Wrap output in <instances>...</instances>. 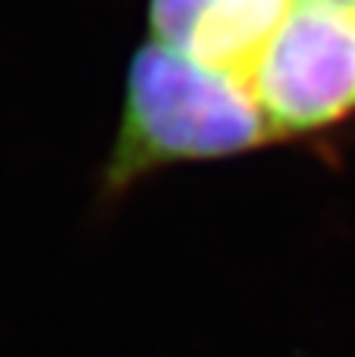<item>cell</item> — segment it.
<instances>
[{
	"instance_id": "6da1fadb",
	"label": "cell",
	"mask_w": 355,
	"mask_h": 357,
	"mask_svg": "<svg viewBox=\"0 0 355 357\" xmlns=\"http://www.w3.org/2000/svg\"><path fill=\"white\" fill-rule=\"evenodd\" d=\"M268 144H277L274 129L236 79L148 38L129 63L104 191L119 195L164 167L226 160Z\"/></svg>"
},
{
	"instance_id": "7a4b0ae2",
	"label": "cell",
	"mask_w": 355,
	"mask_h": 357,
	"mask_svg": "<svg viewBox=\"0 0 355 357\" xmlns=\"http://www.w3.org/2000/svg\"><path fill=\"white\" fill-rule=\"evenodd\" d=\"M245 88L277 142L318 135L355 113V6H293L249 69Z\"/></svg>"
}]
</instances>
